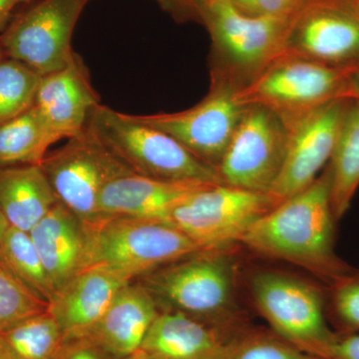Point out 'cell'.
Wrapping results in <instances>:
<instances>
[{
	"label": "cell",
	"instance_id": "obj_1",
	"mask_svg": "<svg viewBox=\"0 0 359 359\" xmlns=\"http://www.w3.org/2000/svg\"><path fill=\"white\" fill-rule=\"evenodd\" d=\"M335 222L327 166L311 186L264 215L242 243L263 256L309 269L332 287L354 271L335 252Z\"/></svg>",
	"mask_w": 359,
	"mask_h": 359
},
{
	"label": "cell",
	"instance_id": "obj_2",
	"mask_svg": "<svg viewBox=\"0 0 359 359\" xmlns=\"http://www.w3.org/2000/svg\"><path fill=\"white\" fill-rule=\"evenodd\" d=\"M162 311H176L209 325L230 340L245 330L236 306V264L226 250L199 252L140 278Z\"/></svg>",
	"mask_w": 359,
	"mask_h": 359
},
{
	"label": "cell",
	"instance_id": "obj_3",
	"mask_svg": "<svg viewBox=\"0 0 359 359\" xmlns=\"http://www.w3.org/2000/svg\"><path fill=\"white\" fill-rule=\"evenodd\" d=\"M86 130L138 176L223 184L215 168L198 159L169 134L138 121L134 115L100 104Z\"/></svg>",
	"mask_w": 359,
	"mask_h": 359
},
{
	"label": "cell",
	"instance_id": "obj_4",
	"mask_svg": "<svg viewBox=\"0 0 359 359\" xmlns=\"http://www.w3.org/2000/svg\"><path fill=\"white\" fill-rule=\"evenodd\" d=\"M86 229L85 268L107 266L133 280L203 252L173 224L157 219L112 217Z\"/></svg>",
	"mask_w": 359,
	"mask_h": 359
},
{
	"label": "cell",
	"instance_id": "obj_5",
	"mask_svg": "<svg viewBox=\"0 0 359 359\" xmlns=\"http://www.w3.org/2000/svg\"><path fill=\"white\" fill-rule=\"evenodd\" d=\"M290 15L250 16L230 0H208L201 18L212 37V72L247 86L283 55Z\"/></svg>",
	"mask_w": 359,
	"mask_h": 359
},
{
	"label": "cell",
	"instance_id": "obj_6",
	"mask_svg": "<svg viewBox=\"0 0 359 359\" xmlns=\"http://www.w3.org/2000/svg\"><path fill=\"white\" fill-rule=\"evenodd\" d=\"M355 67H334L283 54L247 86L240 96L247 105L259 104L280 116L287 128L311 111L351 99Z\"/></svg>",
	"mask_w": 359,
	"mask_h": 359
},
{
	"label": "cell",
	"instance_id": "obj_7",
	"mask_svg": "<svg viewBox=\"0 0 359 359\" xmlns=\"http://www.w3.org/2000/svg\"><path fill=\"white\" fill-rule=\"evenodd\" d=\"M250 292L273 332L304 353L330 358L340 337L328 327L320 290L297 276L263 271L252 276Z\"/></svg>",
	"mask_w": 359,
	"mask_h": 359
},
{
	"label": "cell",
	"instance_id": "obj_8",
	"mask_svg": "<svg viewBox=\"0 0 359 359\" xmlns=\"http://www.w3.org/2000/svg\"><path fill=\"white\" fill-rule=\"evenodd\" d=\"M276 205L266 193L210 184L187 197L169 223L203 252L223 250L242 243L250 229Z\"/></svg>",
	"mask_w": 359,
	"mask_h": 359
},
{
	"label": "cell",
	"instance_id": "obj_9",
	"mask_svg": "<svg viewBox=\"0 0 359 359\" xmlns=\"http://www.w3.org/2000/svg\"><path fill=\"white\" fill-rule=\"evenodd\" d=\"M42 170L58 202L85 226L98 223L101 193L111 182L133 174L87 130L48 153Z\"/></svg>",
	"mask_w": 359,
	"mask_h": 359
},
{
	"label": "cell",
	"instance_id": "obj_10",
	"mask_svg": "<svg viewBox=\"0 0 359 359\" xmlns=\"http://www.w3.org/2000/svg\"><path fill=\"white\" fill-rule=\"evenodd\" d=\"M240 89L228 78L212 72L209 93L190 109L134 116L138 121L169 134L195 157L217 170L249 106L241 98Z\"/></svg>",
	"mask_w": 359,
	"mask_h": 359
},
{
	"label": "cell",
	"instance_id": "obj_11",
	"mask_svg": "<svg viewBox=\"0 0 359 359\" xmlns=\"http://www.w3.org/2000/svg\"><path fill=\"white\" fill-rule=\"evenodd\" d=\"M289 128L259 104L245 109L217 171L222 183L269 194L282 170Z\"/></svg>",
	"mask_w": 359,
	"mask_h": 359
},
{
	"label": "cell",
	"instance_id": "obj_12",
	"mask_svg": "<svg viewBox=\"0 0 359 359\" xmlns=\"http://www.w3.org/2000/svg\"><path fill=\"white\" fill-rule=\"evenodd\" d=\"M88 0H40L20 14L0 36L4 57L40 75L61 69L72 59L75 26Z\"/></svg>",
	"mask_w": 359,
	"mask_h": 359
},
{
	"label": "cell",
	"instance_id": "obj_13",
	"mask_svg": "<svg viewBox=\"0 0 359 359\" xmlns=\"http://www.w3.org/2000/svg\"><path fill=\"white\" fill-rule=\"evenodd\" d=\"M283 54L334 67L359 65V20L351 0H304L290 18Z\"/></svg>",
	"mask_w": 359,
	"mask_h": 359
},
{
	"label": "cell",
	"instance_id": "obj_14",
	"mask_svg": "<svg viewBox=\"0 0 359 359\" xmlns=\"http://www.w3.org/2000/svg\"><path fill=\"white\" fill-rule=\"evenodd\" d=\"M351 100L325 104L289 127L283 168L269 192L276 205L311 186L328 165Z\"/></svg>",
	"mask_w": 359,
	"mask_h": 359
},
{
	"label": "cell",
	"instance_id": "obj_15",
	"mask_svg": "<svg viewBox=\"0 0 359 359\" xmlns=\"http://www.w3.org/2000/svg\"><path fill=\"white\" fill-rule=\"evenodd\" d=\"M99 105L88 69L77 53L65 67L42 75L34 102L58 141L83 133Z\"/></svg>",
	"mask_w": 359,
	"mask_h": 359
},
{
	"label": "cell",
	"instance_id": "obj_16",
	"mask_svg": "<svg viewBox=\"0 0 359 359\" xmlns=\"http://www.w3.org/2000/svg\"><path fill=\"white\" fill-rule=\"evenodd\" d=\"M131 282L129 276L103 266H87L73 276L48 306L65 339L86 334Z\"/></svg>",
	"mask_w": 359,
	"mask_h": 359
},
{
	"label": "cell",
	"instance_id": "obj_17",
	"mask_svg": "<svg viewBox=\"0 0 359 359\" xmlns=\"http://www.w3.org/2000/svg\"><path fill=\"white\" fill-rule=\"evenodd\" d=\"M212 183L172 182L131 174L111 182L99 198V221L112 217L157 219L169 223L187 197Z\"/></svg>",
	"mask_w": 359,
	"mask_h": 359
},
{
	"label": "cell",
	"instance_id": "obj_18",
	"mask_svg": "<svg viewBox=\"0 0 359 359\" xmlns=\"http://www.w3.org/2000/svg\"><path fill=\"white\" fill-rule=\"evenodd\" d=\"M161 311L152 295L140 283L123 287L87 337L124 359L141 348Z\"/></svg>",
	"mask_w": 359,
	"mask_h": 359
},
{
	"label": "cell",
	"instance_id": "obj_19",
	"mask_svg": "<svg viewBox=\"0 0 359 359\" xmlns=\"http://www.w3.org/2000/svg\"><path fill=\"white\" fill-rule=\"evenodd\" d=\"M29 233L57 294L85 269L86 226L58 202Z\"/></svg>",
	"mask_w": 359,
	"mask_h": 359
},
{
	"label": "cell",
	"instance_id": "obj_20",
	"mask_svg": "<svg viewBox=\"0 0 359 359\" xmlns=\"http://www.w3.org/2000/svg\"><path fill=\"white\" fill-rule=\"evenodd\" d=\"M233 340L176 311H162L141 349L162 359H226Z\"/></svg>",
	"mask_w": 359,
	"mask_h": 359
},
{
	"label": "cell",
	"instance_id": "obj_21",
	"mask_svg": "<svg viewBox=\"0 0 359 359\" xmlns=\"http://www.w3.org/2000/svg\"><path fill=\"white\" fill-rule=\"evenodd\" d=\"M57 203L40 165L0 167V211L9 226L29 233Z\"/></svg>",
	"mask_w": 359,
	"mask_h": 359
},
{
	"label": "cell",
	"instance_id": "obj_22",
	"mask_svg": "<svg viewBox=\"0 0 359 359\" xmlns=\"http://www.w3.org/2000/svg\"><path fill=\"white\" fill-rule=\"evenodd\" d=\"M330 200L337 221L351 208L359 188V100L351 99L340 128L334 154L327 165Z\"/></svg>",
	"mask_w": 359,
	"mask_h": 359
},
{
	"label": "cell",
	"instance_id": "obj_23",
	"mask_svg": "<svg viewBox=\"0 0 359 359\" xmlns=\"http://www.w3.org/2000/svg\"><path fill=\"white\" fill-rule=\"evenodd\" d=\"M58 140L36 108L0 124V167L41 165Z\"/></svg>",
	"mask_w": 359,
	"mask_h": 359
},
{
	"label": "cell",
	"instance_id": "obj_24",
	"mask_svg": "<svg viewBox=\"0 0 359 359\" xmlns=\"http://www.w3.org/2000/svg\"><path fill=\"white\" fill-rule=\"evenodd\" d=\"M0 266L42 301H53L55 287L27 231L9 226L0 242Z\"/></svg>",
	"mask_w": 359,
	"mask_h": 359
},
{
	"label": "cell",
	"instance_id": "obj_25",
	"mask_svg": "<svg viewBox=\"0 0 359 359\" xmlns=\"http://www.w3.org/2000/svg\"><path fill=\"white\" fill-rule=\"evenodd\" d=\"M15 359H54L62 346V330L47 309L0 332Z\"/></svg>",
	"mask_w": 359,
	"mask_h": 359
},
{
	"label": "cell",
	"instance_id": "obj_26",
	"mask_svg": "<svg viewBox=\"0 0 359 359\" xmlns=\"http://www.w3.org/2000/svg\"><path fill=\"white\" fill-rule=\"evenodd\" d=\"M41 76L15 59H0V124L32 109Z\"/></svg>",
	"mask_w": 359,
	"mask_h": 359
},
{
	"label": "cell",
	"instance_id": "obj_27",
	"mask_svg": "<svg viewBox=\"0 0 359 359\" xmlns=\"http://www.w3.org/2000/svg\"><path fill=\"white\" fill-rule=\"evenodd\" d=\"M49 304L0 266V332L42 313Z\"/></svg>",
	"mask_w": 359,
	"mask_h": 359
},
{
	"label": "cell",
	"instance_id": "obj_28",
	"mask_svg": "<svg viewBox=\"0 0 359 359\" xmlns=\"http://www.w3.org/2000/svg\"><path fill=\"white\" fill-rule=\"evenodd\" d=\"M226 359H321L301 351L275 332L245 330L231 344Z\"/></svg>",
	"mask_w": 359,
	"mask_h": 359
},
{
	"label": "cell",
	"instance_id": "obj_29",
	"mask_svg": "<svg viewBox=\"0 0 359 359\" xmlns=\"http://www.w3.org/2000/svg\"><path fill=\"white\" fill-rule=\"evenodd\" d=\"M332 289L335 318L346 330H359V271H351Z\"/></svg>",
	"mask_w": 359,
	"mask_h": 359
},
{
	"label": "cell",
	"instance_id": "obj_30",
	"mask_svg": "<svg viewBox=\"0 0 359 359\" xmlns=\"http://www.w3.org/2000/svg\"><path fill=\"white\" fill-rule=\"evenodd\" d=\"M54 359H122L87 335L69 337L63 340Z\"/></svg>",
	"mask_w": 359,
	"mask_h": 359
},
{
	"label": "cell",
	"instance_id": "obj_31",
	"mask_svg": "<svg viewBox=\"0 0 359 359\" xmlns=\"http://www.w3.org/2000/svg\"><path fill=\"white\" fill-rule=\"evenodd\" d=\"M238 11L250 16H289L304 0H230Z\"/></svg>",
	"mask_w": 359,
	"mask_h": 359
},
{
	"label": "cell",
	"instance_id": "obj_32",
	"mask_svg": "<svg viewBox=\"0 0 359 359\" xmlns=\"http://www.w3.org/2000/svg\"><path fill=\"white\" fill-rule=\"evenodd\" d=\"M328 359H359V334L339 337Z\"/></svg>",
	"mask_w": 359,
	"mask_h": 359
},
{
	"label": "cell",
	"instance_id": "obj_33",
	"mask_svg": "<svg viewBox=\"0 0 359 359\" xmlns=\"http://www.w3.org/2000/svg\"><path fill=\"white\" fill-rule=\"evenodd\" d=\"M168 8L182 15H197L201 18L208 0H160Z\"/></svg>",
	"mask_w": 359,
	"mask_h": 359
},
{
	"label": "cell",
	"instance_id": "obj_34",
	"mask_svg": "<svg viewBox=\"0 0 359 359\" xmlns=\"http://www.w3.org/2000/svg\"><path fill=\"white\" fill-rule=\"evenodd\" d=\"M29 1L30 0H0V29L6 25L16 7Z\"/></svg>",
	"mask_w": 359,
	"mask_h": 359
},
{
	"label": "cell",
	"instance_id": "obj_35",
	"mask_svg": "<svg viewBox=\"0 0 359 359\" xmlns=\"http://www.w3.org/2000/svg\"><path fill=\"white\" fill-rule=\"evenodd\" d=\"M351 99H358L359 100V65L351 74Z\"/></svg>",
	"mask_w": 359,
	"mask_h": 359
},
{
	"label": "cell",
	"instance_id": "obj_36",
	"mask_svg": "<svg viewBox=\"0 0 359 359\" xmlns=\"http://www.w3.org/2000/svg\"><path fill=\"white\" fill-rule=\"evenodd\" d=\"M0 359H15L1 334H0Z\"/></svg>",
	"mask_w": 359,
	"mask_h": 359
},
{
	"label": "cell",
	"instance_id": "obj_37",
	"mask_svg": "<svg viewBox=\"0 0 359 359\" xmlns=\"http://www.w3.org/2000/svg\"><path fill=\"white\" fill-rule=\"evenodd\" d=\"M124 359H162L159 356L155 355V354L148 353V351H144V349H139L136 353L131 354L128 358Z\"/></svg>",
	"mask_w": 359,
	"mask_h": 359
},
{
	"label": "cell",
	"instance_id": "obj_38",
	"mask_svg": "<svg viewBox=\"0 0 359 359\" xmlns=\"http://www.w3.org/2000/svg\"><path fill=\"white\" fill-rule=\"evenodd\" d=\"M9 226H11L7 223L6 217H4L2 212L0 211V242H1L2 238L4 237V235H6Z\"/></svg>",
	"mask_w": 359,
	"mask_h": 359
},
{
	"label": "cell",
	"instance_id": "obj_39",
	"mask_svg": "<svg viewBox=\"0 0 359 359\" xmlns=\"http://www.w3.org/2000/svg\"><path fill=\"white\" fill-rule=\"evenodd\" d=\"M351 2H353L354 13H355L359 20V0H351Z\"/></svg>",
	"mask_w": 359,
	"mask_h": 359
},
{
	"label": "cell",
	"instance_id": "obj_40",
	"mask_svg": "<svg viewBox=\"0 0 359 359\" xmlns=\"http://www.w3.org/2000/svg\"><path fill=\"white\" fill-rule=\"evenodd\" d=\"M4 52H2L1 50V47H0V59H2L4 58Z\"/></svg>",
	"mask_w": 359,
	"mask_h": 359
},
{
	"label": "cell",
	"instance_id": "obj_41",
	"mask_svg": "<svg viewBox=\"0 0 359 359\" xmlns=\"http://www.w3.org/2000/svg\"></svg>",
	"mask_w": 359,
	"mask_h": 359
}]
</instances>
